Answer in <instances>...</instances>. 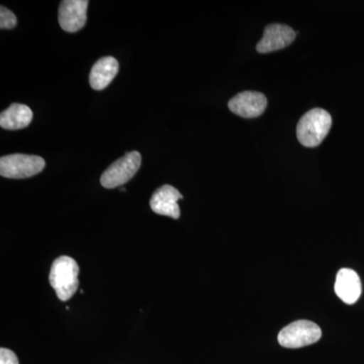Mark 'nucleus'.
<instances>
[{"label": "nucleus", "mask_w": 364, "mask_h": 364, "mask_svg": "<svg viewBox=\"0 0 364 364\" xmlns=\"http://www.w3.org/2000/svg\"><path fill=\"white\" fill-rule=\"evenodd\" d=\"M332 126L331 114L323 109H314L299 119L296 136L305 147H317L324 141Z\"/></svg>", "instance_id": "f257e3e1"}, {"label": "nucleus", "mask_w": 364, "mask_h": 364, "mask_svg": "<svg viewBox=\"0 0 364 364\" xmlns=\"http://www.w3.org/2000/svg\"><path fill=\"white\" fill-rule=\"evenodd\" d=\"M78 274L77 262L69 256H60L53 262L50 284L60 301H68L76 293L79 287Z\"/></svg>", "instance_id": "f03ea898"}, {"label": "nucleus", "mask_w": 364, "mask_h": 364, "mask_svg": "<svg viewBox=\"0 0 364 364\" xmlns=\"http://www.w3.org/2000/svg\"><path fill=\"white\" fill-rule=\"evenodd\" d=\"M322 337V330L316 323L299 320L284 327L279 334V343L286 348H301L316 343Z\"/></svg>", "instance_id": "7ed1b4c3"}, {"label": "nucleus", "mask_w": 364, "mask_h": 364, "mask_svg": "<svg viewBox=\"0 0 364 364\" xmlns=\"http://www.w3.org/2000/svg\"><path fill=\"white\" fill-rule=\"evenodd\" d=\"M45 165V160L35 155H7L0 159V176L13 179L28 178L42 172Z\"/></svg>", "instance_id": "20e7f679"}, {"label": "nucleus", "mask_w": 364, "mask_h": 364, "mask_svg": "<svg viewBox=\"0 0 364 364\" xmlns=\"http://www.w3.org/2000/svg\"><path fill=\"white\" fill-rule=\"evenodd\" d=\"M141 162H142V157L140 153L136 151L127 153L124 157L117 159L105 170L100 177V183L104 188L109 189L124 186L135 176L140 168Z\"/></svg>", "instance_id": "39448f33"}, {"label": "nucleus", "mask_w": 364, "mask_h": 364, "mask_svg": "<svg viewBox=\"0 0 364 364\" xmlns=\"http://www.w3.org/2000/svg\"><path fill=\"white\" fill-rule=\"evenodd\" d=\"M230 111L245 119L261 116L267 107V98L258 91H243L230 100Z\"/></svg>", "instance_id": "423d86ee"}, {"label": "nucleus", "mask_w": 364, "mask_h": 364, "mask_svg": "<svg viewBox=\"0 0 364 364\" xmlns=\"http://www.w3.org/2000/svg\"><path fill=\"white\" fill-rule=\"evenodd\" d=\"M87 0H64L59 6L60 26L65 32L75 33L86 23Z\"/></svg>", "instance_id": "0eeeda50"}, {"label": "nucleus", "mask_w": 364, "mask_h": 364, "mask_svg": "<svg viewBox=\"0 0 364 364\" xmlns=\"http://www.w3.org/2000/svg\"><path fill=\"white\" fill-rule=\"evenodd\" d=\"M296 32L287 25L273 23L267 26L262 39L256 46V50L261 54H267L284 49L296 39Z\"/></svg>", "instance_id": "6e6552de"}, {"label": "nucleus", "mask_w": 364, "mask_h": 364, "mask_svg": "<svg viewBox=\"0 0 364 364\" xmlns=\"http://www.w3.org/2000/svg\"><path fill=\"white\" fill-rule=\"evenodd\" d=\"M182 198L183 196L176 188L166 184L153 193L150 200V207L153 212L158 215H167L177 220L181 217V208L177 202Z\"/></svg>", "instance_id": "1a4fd4ad"}, {"label": "nucleus", "mask_w": 364, "mask_h": 364, "mask_svg": "<svg viewBox=\"0 0 364 364\" xmlns=\"http://www.w3.org/2000/svg\"><path fill=\"white\" fill-rule=\"evenodd\" d=\"M335 293L347 305H353L361 294V282L358 273L349 268H342L337 273Z\"/></svg>", "instance_id": "9d476101"}, {"label": "nucleus", "mask_w": 364, "mask_h": 364, "mask_svg": "<svg viewBox=\"0 0 364 364\" xmlns=\"http://www.w3.org/2000/svg\"><path fill=\"white\" fill-rule=\"evenodd\" d=\"M119 72V63L114 57L107 56L98 60L90 74V83L95 90H102L109 85Z\"/></svg>", "instance_id": "9b49d317"}, {"label": "nucleus", "mask_w": 364, "mask_h": 364, "mask_svg": "<svg viewBox=\"0 0 364 364\" xmlns=\"http://www.w3.org/2000/svg\"><path fill=\"white\" fill-rule=\"evenodd\" d=\"M33 119V112L28 105L13 104L0 114V126L6 130L26 128Z\"/></svg>", "instance_id": "f8f14e48"}, {"label": "nucleus", "mask_w": 364, "mask_h": 364, "mask_svg": "<svg viewBox=\"0 0 364 364\" xmlns=\"http://www.w3.org/2000/svg\"><path fill=\"white\" fill-rule=\"evenodd\" d=\"M16 23H18V20L13 11H9L4 6L0 7V28L9 30V28H14L16 26Z\"/></svg>", "instance_id": "ddd939ff"}, {"label": "nucleus", "mask_w": 364, "mask_h": 364, "mask_svg": "<svg viewBox=\"0 0 364 364\" xmlns=\"http://www.w3.org/2000/svg\"><path fill=\"white\" fill-rule=\"evenodd\" d=\"M0 364H20L14 351L7 348L0 349Z\"/></svg>", "instance_id": "4468645a"}]
</instances>
